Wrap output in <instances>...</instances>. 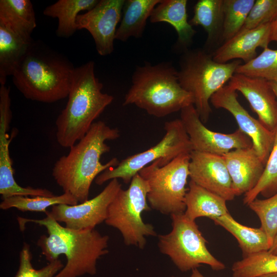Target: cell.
<instances>
[{"instance_id":"20","label":"cell","mask_w":277,"mask_h":277,"mask_svg":"<svg viewBox=\"0 0 277 277\" xmlns=\"http://www.w3.org/2000/svg\"><path fill=\"white\" fill-rule=\"evenodd\" d=\"M0 25L28 42L36 26L32 3L29 0H1Z\"/></svg>"},{"instance_id":"3","label":"cell","mask_w":277,"mask_h":277,"mask_svg":"<svg viewBox=\"0 0 277 277\" xmlns=\"http://www.w3.org/2000/svg\"><path fill=\"white\" fill-rule=\"evenodd\" d=\"M74 69L64 55L33 41L12 80L26 98L51 103L68 97Z\"/></svg>"},{"instance_id":"38","label":"cell","mask_w":277,"mask_h":277,"mask_svg":"<svg viewBox=\"0 0 277 277\" xmlns=\"http://www.w3.org/2000/svg\"><path fill=\"white\" fill-rule=\"evenodd\" d=\"M191 274L189 277H205L203 274L198 270L197 268L191 270ZM170 277H178L172 276Z\"/></svg>"},{"instance_id":"29","label":"cell","mask_w":277,"mask_h":277,"mask_svg":"<svg viewBox=\"0 0 277 277\" xmlns=\"http://www.w3.org/2000/svg\"><path fill=\"white\" fill-rule=\"evenodd\" d=\"M232 277H256L277 273V255L268 251L243 257L231 267Z\"/></svg>"},{"instance_id":"28","label":"cell","mask_w":277,"mask_h":277,"mask_svg":"<svg viewBox=\"0 0 277 277\" xmlns=\"http://www.w3.org/2000/svg\"><path fill=\"white\" fill-rule=\"evenodd\" d=\"M78 201L71 194L64 193L59 195L51 197L44 196H31L16 195L9 197L2 200L0 203V208L7 210L15 208L22 211H37L47 212V209L50 206L58 204L75 205Z\"/></svg>"},{"instance_id":"19","label":"cell","mask_w":277,"mask_h":277,"mask_svg":"<svg viewBox=\"0 0 277 277\" xmlns=\"http://www.w3.org/2000/svg\"><path fill=\"white\" fill-rule=\"evenodd\" d=\"M272 23L239 32L215 50L212 54L213 60L220 63H226L232 60H242L244 63L251 61L257 56L258 47H268L271 42Z\"/></svg>"},{"instance_id":"26","label":"cell","mask_w":277,"mask_h":277,"mask_svg":"<svg viewBox=\"0 0 277 277\" xmlns=\"http://www.w3.org/2000/svg\"><path fill=\"white\" fill-rule=\"evenodd\" d=\"M97 0H59L47 6L43 14L58 19L57 36L69 37L77 30L76 20L78 13L89 11L98 2Z\"/></svg>"},{"instance_id":"35","label":"cell","mask_w":277,"mask_h":277,"mask_svg":"<svg viewBox=\"0 0 277 277\" xmlns=\"http://www.w3.org/2000/svg\"><path fill=\"white\" fill-rule=\"evenodd\" d=\"M276 19L277 0H256L240 31L271 23Z\"/></svg>"},{"instance_id":"13","label":"cell","mask_w":277,"mask_h":277,"mask_svg":"<svg viewBox=\"0 0 277 277\" xmlns=\"http://www.w3.org/2000/svg\"><path fill=\"white\" fill-rule=\"evenodd\" d=\"M12 119L10 88L0 87V194L2 200L13 196H44L51 197L53 192L45 188L23 187L15 181L14 169L9 154V145L16 134L11 136L8 131Z\"/></svg>"},{"instance_id":"17","label":"cell","mask_w":277,"mask_h":277,"mask_svg":"<svg viewBox=\"0 0 277 277\" xmlns=\"http://www.w3.org/2000/svg\"><path fill=\"white\" fill-rule=\"evenodd\" d=\"M228 85L243 95L258 120L274 133L277 128V98L270 82L234 73Z\"/></svg>"},{"instance_id":"12","label":"cell","mask_w":277,"mask_h":277,"mask_svg":"<svg viewBox=\"0 0 277 277\" xmlns=\"http://www.w3.org/2000/svg\"><path fill=\"white\" fill-rule=\"evenodd\" d=\"M180 119L189 136L192 151L222 156L234 149L252 147L251 140L239 128L231 133L215 132L207 128L193 104L181 110Z\"/></svg>"},{"instance_id":"8","label":"cell","mask_w":277,"mask_h":277,"mask_svg":"<svg viewBox=\"0 0 277 277\" xmlns=\"http://www.w3.org/2000/svg\"><path fill=\"white\" fill-rule=\"evenodd\" d=\"M190 154H180L163 166L156 160L139 171L149 185L147 199L151 208L166 215L185 212Z\"/></svg>"},{"instance_id":"37","label":"cell","mask_w":277,"mask_h":277,"mask_svg":"<svg viewBox=\"0 0 277 277\" xmlns=\"http://www.w3.org/2000/svg\"><path fill=\"white\" fill-rule=\"evenodd\" d=\"M268 251L270 253L277 255V234L275 236L272 244Z\"/></svg>"},{"instance_id":"7","label":"cell","mask_w":277,"mask_h":277,"mask_svg":"<svg viewBox=\"0 0 277 277\" xmlns=\"http://www.w3.org/2000/svg\"><path fill=\"white\" fill-rule=\"evenodd\" d=\"M149 190L147 181L137 173L126 190H119L108 207L105 223L120 232L127 246L143 249L146 237L157 235L154 227L142 219L143 212L151 209L147 199Z\"/></svg>"},{"instance_id":"6","label":"cell","mask_w":277,"mask_h":277,"mask_svg":"<svg viewBox=\"0 0 277 277\" xmlns=\"http://www.w3.org/2000/svg\"><path fill=\"white\" fill-rule=\"evenodd\" d=\"M241 64L238 60L218 63L205 49L186 50L182 55L178 81L192 96L193 104L203 123L208 121L212 112L211 96L229 81Z\"/></svg>"},{"instance_id":"30","label":"cell","mask_w":277,"mask_h":277,"mask_svg":"<svg viewBox=\"0 0 277 277\" xmlns=\"http://www.w3.org/2000/svg\"><path fill=\"white\" fill-rule=\"evenodd\" d=\"M254 0H223L224 21L222 42L235 36L244 25Z\"/></svg>"},{"instance_id":"33","label":"cell","mask_w":277,"mask_h":277,"mask_svg":"<svg viewBox=\"0 0 277 277\" xmlns=\"http://www.w3.org/2000/svg\"><path fill=\"white\" fill-rule=\"evenodd\" d=\"M248 206L259 218L271 247L277 234V192L265 199L256 198Z\"/></svg>"},{"instance_id":"25","label":"cell","mask_w":277,"mask_h":277,"mask_svg":"<svg viewBox=\"0 0 277 277\" xmlns=\"http://www.w3.org/2000/svg\"><path fill=\"white\" fill-rule=\"evenodd\" d=\"M193 12L189 23L192 27L201 26L206 32V48L222 43L223 0H199L194 5Z\"/></svg>"},{"instance_id":"27","label":"cell","mask_w":277,"mask_h":277,"mask_svg":"<svg viewBox=\"0 0 277 277\" xmlns=\"http://www.w3.org/2000/svg\"><path fill=\"white\" fill-rule=\"evenodd\" d=\"M32 42L24 41L0 25L1 85H5L7 77L12 76Z\"/></svg>"},{"instance_id":"11","label":"cell","mask_w":277,"mask_h":277,"mask_svg":"<svg viewBox=\"0 0 277 277\" xmlns=\"http://www.w3.org/2000/svg\"><path fill=\"white\" fill-rule=\"evenodd\" d=\"M121 188L122 184L118 179H112L93 199L75 205H54L46 215L58 223H64L65 226L70 229H94L106 220L108 207Z\"/></svg>"},{"instance_id":"16","label":"cell","mask_w":277,"mask_h":277,"mask_svg":"<svg viewBox=\"0 0 277 277\" xmlns=\"http://www.w3.org/2000/svg\"><path fill=\"white\" fill-rule=\"evenodd\" d=\"M190 157L191 181L226 201L234 199L231 179L223 156L193 150Z\"/></svg>"},{"instance_id":"1","label":"cell","mask_w":277,"mask_h":277,"mask_svg":"<svg viewBox=\"0 0 277 277\" xmlns=\"http://www.w3.org/2000/svg\"><path fill=\"white\" fill-rule=\"evenodd\" d=\"M20 230L23 231L27 223L45 227L48 235H41L37 241L42 254L51 262L66 256L67 262L55 277H80L96 273L97 260L108 253L109 238L94 229L75 230L62 226L46 215L41 219L17 218Z\"/></svg>"},{"instance_id":"5","label":"cell","mask_w":277,"mask_h":277,"mask_svg":"<svg viewBox=\"0 0 277 277\" xmlns=\"http://www.w3.org/2000/svg\"><path fill=\"white\" fill-rule=\"evenodd\" d=\"M177 72L167 62L138 66L123 105L134 104L151 115L163 117L193 104V97L180 85Z\"/></svg>"},{"instance_id":"34","label":"cell","mask_w":277,"mask_h":277,"mask_svg":"<svg viewBox=\"0 0 277 277\" xmlns=\"http://www.w3.org/2000/svg\"><path fill=\"white\" fill-rule=\"evenodd\" d=\"M32 259L29 244L24 243L19 253V265L14 277H55L64 267L62 261L57 259L49 263L39 269L32 266Z\"/></svg>"},{"instance_id":"24","label":"cell","mask_w":277,"mask_h":277,"mask_svg":"<svg viewBox=\"0 0 277 277\" xmlns=\"http://www.w3.org/2000/svg\"><path fill=\"white\" fill-rule=\"evenodd\" d=\"M212 220L235 237L243 257L268 251L270 248L267 236L260 227L252 228L242 225L234 220L229 212Z\"/></svg>"},{"instance_id":"9","label":"cell","mask_w":277,"mask_h":277,"mask_svg":"<svg viewBox=\"0 0 277 277\" xmlns=\"http://www.w3.org/2000/svg\"><path fill=\"white\" fill-rule=\"evenodd\" d=\"M172 230L166 234L158 235L160 252L167 255L182 272L197 268L202 264L208 265L215 271L224 270L226 266L208 249L207 240L194 221L184 213L170 215Z\"/></svg>"},{"instance_id":"10","label":"cell","mask_w":277,"mask_h":277,"mask_svg":"<svg viewBox=\"0 0 277 277\" xmlns=\"http://www.w3.org/2000/svg\"><path fill=\"white\" fill-rule=\"evenodd\" d=\"M164 129L165 134L157 144L106 170L96 177L95 183L101 185L112 179H121L128 184L141 169L156 160H159L160 166H163L180 154L191 153L192 145L181 119L166 122Z\"/></svg>"},{"instance_id":"15","label":"cell","mask_w":277,"mask_h":277,"mask_svg":"<svg viewBox=\"0 0 277 277\" xmlns=\"http://www.w3.org/2000/svg\"><path fill=\"white\" fill-rule=\"evenodd\" d=\"M124 0H101L91 10L79 14L77 29L88 30L94 39L96 49L102 56L114 50L116 26L122 17Z\"/></svg>"},{"instance_id":"40","label":"cell","mask_w":277,"mask_h":277,"mask_svg":"<svg viewBox=\"0 0 277 277\" xmlns=\"http://www.w3.org/2000/svg\"><path fill=\"white\" fill-rule=\"evenodd\" d=\"M256 277H277V273L265 274Z\"/></svg>"},{"instance_id":"21","label":"cell","mask_w":277,"mask_h":277,"mask_svg":"<svg viewBox=\"0 0 277 277\" xmlns=\"http://www.w3.org/2000/svg\"><path fill=\"white\" fill-rule=\"evenodd\" d=\"M186 0H162L153 9L149 17L152 23L166 22L178 35V44L186 48L192 43L196 31L188 21Z\"/></svg>"},{"instance_id":"31","label":"cell","mask_w":277,"mask_h":277,"mask_svg":"<svg viewBox=\"0 0 277 277\" xmlns=\"http://www.w3.org/2000/svg\"><path fill=\"white\" fill-rule=\"evenodd\" d=\"M277 192V128L274 132L272 148L263 174L256 186L244 194L243 203L248 205L261 194L266 198Z\"/></svg>"},{"instance_id":"36","label":"cell","mask_w":277,"mask_h":277,"mask_svg":"<svg viewBox=\"0 0 277 277\" xmlns=\"http://www.w3.org/2000/svg\"><path fill=\"white\" fill-rule=\"evenodd\" d=\"M270 41L277 42V19L272 23Z\"/></svg>"},{"instance_id":"18","label":"cell","mask_w":277,"mask_h":277,"mask_svg":"<svg viewBox=\"0 0 277 277\" xmlns=\"http://www.w3.org/2000/svg\"><path fill=\"white\" fill-rule=\"evenodd\" d=\"M222 156L235 196L252 190L261 179L265 166L254 148L234 149Z\"/></svg>"},{"instance_id":"2","label":"cell","mask_w":277,"mask_h":277,"mask_svg":"<svg viewBox=\"0 0 277 277\" xmlns=\"http://www.w3.org/2000/svg\"><path fill=\"white\" fill-rule=\"evenodd\" d=\"M120 136L117 128H111L102 121L95 122L86 135L70 148L69 153L56 161L52 175L64 193L71 194L80 203L89 200L93 180L120 163L116 157L105 164L100 161L103 154L110 151L106 141Z\"/></svg>"},{"instance_id":"14","label":"cell","mask_w":277,"mask_h":277,"mask_svg":"<svg viewBox=\"0 0 277 277\" xmlns=\"http://www.w3.org/2000/svg\"><path fill=\"white\" fill-rule=\"evenodd\" d=\"M210 103L215 108L224 109L232 115L238 128L251 140L252 147L265 165L273 147L274 133L249 114L239 102L237 91L228 85L215 93Z\"/></svg>"},{"instance_id":"23","label":"cell","mask_w":277,"mask_h":277,"mask_svg":"<svg viewBox=\"0 0 277 277\" xmlns=\"http://www.w3.org/2000/svg\"><path fill=\"white\" fill-rule=\"evenodd\" d=\"M162 0L125 1L121 24L116 30L115 39L126 41L130 37H142L147 20L155 7Z\"/></svg>"},{"instance_id":"32","label":"cell","mask_w":277,"mask_h":277,"mask_svg":"<svg viewBox=\"0 0 277 277\" xmlns=\"http://www.w3.org/2000/svg\"><path fill=\"white\" fill-rule=\"evenodd\" d=\"M235 73L262 78L269 82L277 81V49L268 47L248 63L240 65Z\"/></svg>"},{"instance_id":"22","label":"cell","mask_w":277,"mask_h":277,"mask_svg":"<svg viewBox=\"0 0 277 277\" xmlns=\"http://www.w3.org/2000/svg\"><path fill=\"white\" fill-rule=\"evenodd\" d=\"M185 203L184 213L188 218L194 221L201 217L212 220L229 212L224 199L191 180L189 183Z\"/></svg>"},{"instance_id":"4","label":"cell","mask_w":277,"mask_h":277,"mask_svg":"<svg viewBox=\"0 0 277 277\" xmlns=\"http://www.w3.org/2000/svg\"><path fill=\"white\" fill-rule=\"evenodd\" d=\"M103 87L95 75L93 61L75 68L68 102L55 122L56 137L61 146L70 148L82 139L112 102L113 96L103 93Z\"/></svg>"},{"instance_id":"39","label":"cell","mask_w":277,"mask_h":277,"mask_svg":"<svg viewBox=\"0 0 277 277\" xmlns=\"http://www.w3.org/2000/svg\"><path fill=\"white\" fill-rule=\"evenodd\" d=\"M270 83L277 98V81L270 82Z\"/></svg>"}]
</instances>
